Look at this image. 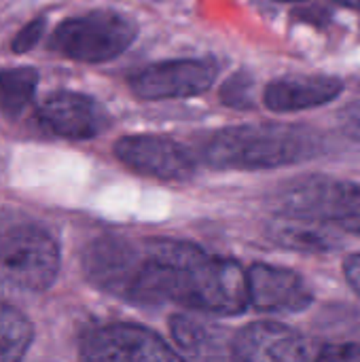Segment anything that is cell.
<instances>
[{"label": "cell", "instance_id": "6da1fadb", "mask_svg": "<svg viewBox=\"0 0 360 362\" xmlns=\"http://www.w3.org/2000/svg\"><path fill=\"white\" fill-rule=\"evenodd\" d=\"M83 269L93 286L132 303H176L221 316L248 308L240 263L187 242L104 235L85 248Z\"/></svg>", "mask_w": 360, "mask_h": 362}, {"label": "cell", "instance_id": "7a4b0ae2", "mask_svg": "<svg viewBox=\"0 0 360 362\" xmlns=\"http://www.w3.org/2000/svg\"><path fill=\"white\" fill-rule=\"evenodd\" d=\"M320 146V138L308 127L250 123L212 134L202 146V159L214 170H267L312 159Z\"/></svg>", "mask_w": 360, "mask_h": 362}, {"label": "cell", "instance_id": "3957f363", "mask_svg": "<svg viewBox=\"0 0 360 362\" xmlns=\"http://www.w3.org/2000/svg\"><path fill=\"white\" fill-rule=\"evenodd\" d=\"M276 214L323 223L360 238V185L325 176L293 180L278 191Z\"/></svg>", "mask_w": 360, "mask_h": 362}, {"label": "cell", "instance_id": "277c9868", "mask_svg": "<svg viewBox=\"0 0 360 362\" xmlns=\"http://www.w3.org/2000/svg\"><path fill=\"white\" fill-rule=\"evenodd\" d=\"M136 23L117 11H89L64 19L53 36L51 49L68 59L83 64H102L119 57L134 40Z\"/></svg>", "mask_w": 360, "mask_h": 362}, {"label": "cell", "instance_id": "5b68a950", "mask_svg": "<svg viewBox=\"0 0 360 362\" xmlns=\"http://www.w3.org/2000/svg\"><path fill=\"white\" fill-rule=\"evenodd\" d=\"M0 272L19 288L42 293L59 274V248L36 225H13L0 233Z\"/></svg>", "mask_w": 360, "mask_h": 362}, {"label": "cell", "instance_id": "8992f818", "mask_svg": "<svg viewBox=\"0 0 360 362\" xmlns=\"http://www.w3.org/2000/svg\"><path fill=\"white\" fill-rule=\"evenodd\" d=\"M81 356L85 362H187L157 333L129 322L104 325L85 333Z\"/></svg>", "mask_w": 360, "mask_h": 362}, {"label": "cell", "instance_id": "52a82bcc", "mask_svg": "<svg viewBox=\"0 0 360 362\" xmlns=\"http://www.w3.org/2000/svg\"><path fill=\"white\" fill-rule=\"evenodd\" d=\"M219 66L212 59H168L146 66L129 78L134 95L140 100L193 98L212 87Z\"/></svg>", "mask_w": 360, "mask_h": 362}, {"label": "cell", "instance_id": "ba28073f", "mask_svg": "<svg viewBox=\"0 0 360 362\" xmlns=\"http://www.w3.org/2000/svg\"><path fill=\"white\" fill-rule=\"evenodd\" d=\"M115 155L132 172L159 180H187L195 172V159L189 148L168 136H123L115 144Z\"/></svg>", "mask_w": 360, "mask_h": 362}, {"label": "cell", "instance_id": "9c48e42d", "mask_svg": "<svg viewBox=\"0 0 360 362\" xmlns=\"http://www.w3.org/2000/svg\"><path fill=\"white\" fill-rule=\"evenodd\" d=\"M36 117L45 132L66 140H89L108 127L106 108L79 91L49 93L40 102Z\"/></svg>", "mask_w": 360, "mask_h": 362}, {"label": "cell", "instance_id": "30bf717a", "mask_svg": "<svg viewBox=\"0 0 360 362\" xmlns=\"http://www.w3.org/2000/svg\"><path fill=\"white\" fill-rule=\"evenodd\" d=\"M233 362H314L308 339L295 329L261 320L246 325L231 344Z\"/></svg>", "mask_w": 360, "mask_h": 362}, {"label": "cell", "instance_id": "8fae6325", "mask_svg": "<svg viewBox=\"0 0 360 362\" xmlns=\"http://www.w3.org/2000/svg\"><path fill=\"white\" fill-rule=\"evenodd\" d=\"M248 305L269 314H295L312 305L314 293L308 282L284 267L257 263L246 272Z\"/></svg>", "mask_w": 360, "mask_h": 362}, {"label": "cell", "instance_id": "7c38bea8", "mask_svg": "<svg viewBox=\"0 0 360 362\" xmlns=\"http://www.w3.org/2000/svg\"><path fill=\"white\" fill-rule=\"evenodd\" d=\"M344 91V83L329 74H293L265 87L263 102L274 112H297L329 104Z\"/></svg>", "mask_w": 360, "mask_h": 362}, {"label": "cell", "instance_id": "4fadbf2b", "mask_svg": "<svg viewBox=\"0 0 360 362\" xmlns=\"http://www.w3.org/2000/svg\"><path fill=\"white\" fill-rule=\"evenodd\" d=\"M272 238L286 248L293 250H325L333 246V235L327 225L306 221V218H293V216H280L269 225Z\"/></svg>", "mask_w": 360, "mask_h": 362}, {"label": "cell", "instance_id": "5bb4252c", "mask_svg": "<svg viewBox=\"0 0 360 362\" xmlns=\"http://www.w3.org/2000/svg\"><path fill=\"white\" fill-rule=\"evenodd\" d=\"M38 72L34 68L0 70V115L15 119L34 100Z\"/></svg>", "mask_w": 360, "mask_h": 362}, {"label": "cell", "instance_id": "9a60e30c", "mask_svg": "<svg viewBox=\"0 0 360 362\" xmlns=\"http://www.w3.org/2000/svg\"><path fill=\"white\" fill-rule=\"evenodd\" d=\"M32 339V322L19 310L0 303V362L23 361Z\"/></svg>", "mask_w": 360, "mask_h": 362}, {"label": "cell", "instance_id": "2e32d148", "mask_svg": "<svg viewBox=\"0 0 360 362\" xmlns=\"http://www.w3.org/2000/svg\"><path fill=\"white\" fill-rule=\"evenodd\" d=\"M172 333L176 337V341L189 350V352H199L204 348V344L208 341V333L204 325H197L195 320L187 318V316H176L172 318Z\"/></svg>", "mask_w": 360, "mask_h": 362}, {"label": "cell", "instance_id": "e0dca14e", "mask_svg": "<svg viewBox=\"0 0 360 362\" xmlns=\"http://www.w3.org/2000/svg\"><path fill=\"white\" fill-rule=\"evenodd\" d=\"M221 98L225 104L233 108H248L252 106V78L246 76L244 72H238L231 76L225 87L221 89Z\"/></svg>", "mask_w": 360, "mask_h": 362}, {"label": "cell", "instance_id": "ac0fdd59", "mask_svg": "<svg viewBox=\"0 0 360 362\" xmlns=\"http://www.w3.org/2000/svg\"><path fill=\"white\" fill-rule=\"evenodd\" d=\"M45 28H47V19H45V17H36V19H32L30 23H25V25L17 32V36L13 38V45H11L13 51H15V53H25V51H30V49L40 40Z\"/></svg>", "mask_w": 360, "mask_h": 362}, {"label": "cell", "instance_id": "d6986e66", "mask_svg": "<svg viewBox=\"0 0 360 362\" xmlns=\"http://www.w3.org/2000/svg\"><path fill=\"white\" fill-rule=\"evenodd\" d=\"M314 362H360V344H331L325 346Z\"/></svg>", "mask_w": 360, "mask_h": 362}, {"label": "cell", "instance_id": "ffe728a7", "mask_svg": "<svg viewBox=\"0 0 360 362\" xmlns=\"http://www.w3.org/2000/svg\"><path fill=\"white\" fill-rule=\"evenodd\" d=\"M342 125L346 129L348 136H352L354 140H360V100L346 106L342 112Z\"/></svg>", "mask_w": 360, "mask_h": 362}, {"label": "cell", "instance_id": "44dd1931", "mask_svg": "<svg viewBox=\"0 0 360 362\" xmlns=\"http://www.w3.org/2000/svg\"><path fill=\"white\" fill-rule=\"evenodd\" d=\"M344 272H346L348 284L352 286V291L360 297V252L359 255H352V257L346 261Z\"/></svg>", "mask_w": 360, "mask_h": 362}, {"label": "cell", "instance_id": "7402d4cb", "mask_svg": "<svg viewBox=\"0 0 360 362\" xmlns=\"http://www.w3.org/2000/svg\"><path fill=\"white\" fill-rule=\"evenodd\" d=\"M335 2H339V4H344V6H348V8H356V11H360V0H335Z\"/></svg>", "mask_w": 360, "mask_h": 362}, {"label": "cell", "instance_id": "603a6c76", "mask_svg": "<svg viewBox=\"0 0 360 362\" xmlns=\"http://www.w3.org/2000/svg\"><path fill=\"white\" fill-rule=\"evenodd\" d=\"M280 2H303V0H280Z\"/></svg>", "mask_w": 360, "mask_h": 362}]
</instances>
